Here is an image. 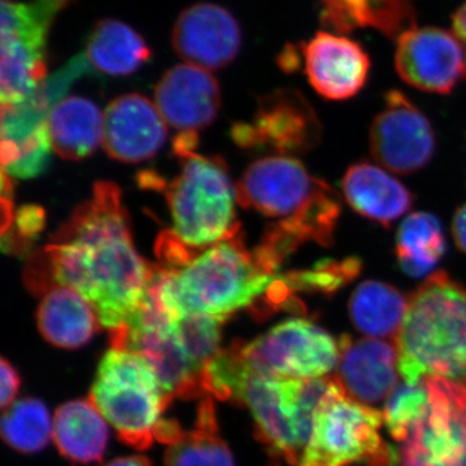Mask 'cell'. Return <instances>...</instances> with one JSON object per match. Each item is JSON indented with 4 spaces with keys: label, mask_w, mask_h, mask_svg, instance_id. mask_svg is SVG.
<instances>
[{
    "label": "cell",
    "mask_w": 466,
    "mask_h": 466,
    "mask_svg": "<svg viewBox=\"0 0 466 466\" xmlns=\"http://www.w3.org/2000/svg\"><path fill=\"white\" fill-rule=\"evenodd\" d=\"M52 23L23 3H5L0 14V99H27L47 79L46 46Z\"/></svg>",
    "instance_id": "8fae6325"
},
{
    "label": "cell",
    "mask_w": 466,
    "mask_h": 466,
    "mask_svg": "<svg viewBox=\"0 0 466 466\" xmlns=\"http://www.w3.org/2000/svg\"><path fill=\"white\" fill-rule=\"evenodd\" d=\"M341 187L352 210L381 226L391 227L413 205V195L403 183L370 162L350 167Z\"/></svg>",
    "instance_id": "44dd1931"
},
{
    "label": "cell",
    "mask_w": 466,
    "mask_h": 466,
    "mask_svg": "<svg viewBox=\"0 0 466 466\" xmlns=\"http://www.w3.org/2000/svg\"><path fill=\"white\" fill-rule=\"evenodd\" d=\"M363 263L357 257L323 259L314 267L285 274L293 293H312L330 297L351 283L361 272Z\"/></svg>",
    "instance_id": "4dcf8cb0"
},
{
    "label": "cell",
    "mask_w": 466,
    "mask_h": 466,
    "mask_svg": "<svg viewBox=\"0 0 466 466\" xmlns=\"http://www.w3.org/2000/svg\"><path fill=\"white\" fill-rule=\"evenodd\" d=\"M85 57L96 72L130 76L150 57L147 42L133 27L118 20H101L88 36Z\"/></svg>",
    "instance_id": "484cf974"
},
{
    "label": "cell",
    "mask_w": 466,
    "mask_h": 466,
    "mask_svg": "<svg viewBox=\"0 0 466 466\" xmlns=\"http://www.w3.org/2000/svg\"><path fill=\"white\" fill-rule=\"evenodd\" d=\"M106 420L90 400H73L56 410L54 441L61 455L76 464L100 461L108 444Z\"/></svg>",
    "instance_id": "d4e9b609"
},
{
    "label": "cell",
    "mask_w": 466,
    "mask_h": 466,
    "mask_svg": "<svg viewBox=\"0 0 466 466\" xmlns=\"http://www.w3.org/2000/svg\"><path fill=\"white\" fill-rule=\"evenodd\" d=\"M370 147L373 158L388 170L413 174L433 158V126L403 92L389 91L370 127Z\"/></svg>",
    "instance_id": "7c38bea8"
},
{
    "label": "cell",
    "mask_w": 466,
    "mask_h": 466,
    "mask_svg": "<svg viewBox=\"0 0 466 466\" xmlns=\"http://www.w3.org/2000/svg\"><path fill=\"white\" fill-rule=\"evenodd\" d=\"M155 100L167 125L182 134H196L216 118L220 106V87L208 70L180 64L159 79Z\"/></svg>",
    "instance_id": "ac0fdd59"
},
{
    "label": "cell",
    "mask_w": 466,
    "mask_h": 466,
    "mask_svg": "<svg viewBox=\"0 0 466 466\" xmlns=\"http://www.w3.org/2000/svg\"><path fill=\"white\" fill-rule=\"evenodd\" d=\"M395 69L412 87L449 95L466 75L464 47L456 34L412 26L397 38Z\"/></svg>",
    "instance_id": "5bb4252c"
},
{
    "label": "cell",
    "mask_w": 466,
    "mask_h": 466,
    "mask_svg": "<svg viewBox=\"0 0 466 466\" xmlns=\"http://www.w3.org/2000/svg\"><path fill=\"white\" fill-rule=\"evenodd\" d=\"M452 21L456 35L466 46V2L453 15Z\"/></svg>",
    "instance_id": "d590c367"
},
{
    "label": "cell",
    "mask_w": 466,
    "mask_h": 466,
    "mask_svg": "<svg viewBox=\"0 0 466 466\" xmlns=\"http://www.w3.org/2000/svg\"><path fill=\"white\" fill-rule=\"evenodd\" d=\"M90 400L116 429L119 440L146 450L173 397L140 355L112 348L101 359Z\"/></svg>",
    "instance_id": "8992f818"
},
{
    "label": "cell",
    "mask_w": 466,
    "mask_h": 466,
    "mask_svg": "<svg viewBox=\"0 0 466 466\" xmlns=\"http://www.w3.org/2000/svg\"><path fill=\"white\" fill-rule=\"evenodd\" d=\"M429 410L401 449L403 466H466V385L431 376Z\"/></svg>",
    "instance_id": "30bf717a"
},
{
    "label": "cell",
    "mask_w": 466,
    "mask_h": 466,
    "mask_svg": "<svg viewBox=\"0 0 466 466\" xmlns=\"http://www.w3.org/2000/svg\"><path fill=\"white\" fill-rule=\"evenodd\" d=\"M36 321L46 341L69 350L86 345L100 325L90 303L66 287H54L45 294Z\"/></svg>",
    "instance_id": "7402d4cb"
},
{
    "label": "cell",
    "mask_w": 466,
    "mask_h": 466,
    "mask_svg": "<svg viewBox=\"0 0 466 466\" xmlns=\"http://www.w3.org/2000/svg\"><path fill=\"white\" fill-rule=\"evenodd\" d=\"M167 126L152 101L139 94L122 95L104 113V148L116 161H146L164 146Z\"/></svg>",
    "instance_id": "d6986e66"
},
{
    "label": "cell",
    "mask_w": 466,
    "mask_h": 466,
    "mask_svg": "<svg viewBox=\"0 0 466 466\" xmlns=\"http://www.w3.org/2000/svg\"><path fill=\"white\" fill-rule=\"evenodd\" d=\"M452 235L456 247L460 251L466 254V204L459 208L453 217Z\"/></svg>",
    "instance_id": "e575fe53"
},
{
    "label": "cell",
    "mask_w": 466,
    "mask_h": 466,
    "mask_svg": "<svg viewBox=\"0 0 466 466\" xmlns=\"http://www.w3.org/2000/svg\"><path fill=\"white\" fill-rule=\"evenodd\" d=\"M54 240L43 257L52 288L78 291L110 332L130 323L156 268L135 248L115 184L97 183L91 200L76 208Z\"/></svg>",
    "instance_id": "6da1fadb"
},
{
    "label": "cell",
    "mask_w": 466,
    "mask_h": 466,
    "mask_svg": "<svg viewBox=\"0 0 466 466\" xmlns=\"http://www.w3.org/2000/svg\"><path fill=\"white\" fill-rule=\"evenodd\" d=\"M302 56L309 85L325 99H351L366 86L370 57L348 36L319 32L303 45Z\"/></svg>",
    "instance_id": "e0dca14e"
},
{
    "label": "cell",
    "mask_w": 466,
    "mask_h": 466,
    "mask_svg": "<svg viewBox=\"0 0 466 466\" xmlns=\"http://www.w3.org/2000/svg\"><path fill=\"white\" fill-rule=\"evenodd\" d=\"M324 184L299 159L272 156L248 167L236 187V198L242 208L285 220L299 216Z\"/></svg>",
    "instance_id": "9a60e30c"
},
{
    "label": "cell",
    "mask_w": 466,
    "mask_h": 466,
    "mask_svg": "<svg viewBox=\"0 0 466 466\" xmlns=\"http://www.w3.org/2000/svg\"><path fill=\"white\" fill-rule=\"evenodd\" d=\"M235 345L251 372L288 379H321L341 357L339 339L300 318L275 325L249 343Z\"/></svg>",
    "instance_id": "9c48e42d"
},
{
    "label": "cell",
    "mask_w": 466,
    "mask_h": 466,
    "mask_svg": "<svg viewBox=\"0 0 466 466\" xmlns=\"http://www.w3.org/2000/svg\"><path fill=\"white\" fill-rule=\"evenodd\" d=\"M106 466H150V461L143 456H128V458L113 460Z\"/></svg>",
    "instance_id": "8d00e7d4"
},
{
    "label": "cell",
    "mask_w": 466,
    "mask_h": 466,
    "mask_svg": "<svg viewBox=\"0 0 466 466\" xmlns=\"http://www.w3.org/2000/svg\"><path fill=\"white\" fill-rule=\"evenodd\" d=\"M446 250L443 228L433 214L419 211L401 222L395 241V256L404 274L410 278L431 275Z\"/></svg>",
    "instance_id": "83f0119b"
},
{
    "label": "cell",
    "mask_w": 466,
    "mask_h": 466,
    "mask_svg": "<svg viewBox=\"0 0 466 466\" xmlns=\"http://www.w3.org/2000/svg\"><path fill=\"white\" fill-rule=\"evenodd\" d=\"M2 435L18 452H39L54 435V422L47 407L34 398L15 401L3 415Z\"/></svg>",
    "instance_id": "f546056e"
},
{
    "label": "cell",
    "mask_w": 466,
    "mask_h": 466,
    "mask_svg": "<svg viewBox=\"0 0 466 466\" xmlns=\"http://www.w3.org/2000/svg\"><path fill=\"white\" fill-rule=\"evenodd\" d=\"M42 210L38 208H25L20 211L18 216V227L21 232L26 235H33L42 228Z\"/></svg>",
    "instance_id": "836d02e7"
},
{
    "label": "cell",
    "mask_w": 466,
    "mask_h": 466,
    "mask_svg": "<svg viewBox=\"0 0 466 466\" xmlns=\"http://www.w3.org/2000/svg\"><path fill=\"white\" fill-rule=\"evenodd\" d=\"M320 121L299 91L279 90L260 99L251 125H240L233 137L241 146L271 149L281 155H302L321 142Z\"/></svg>",
    "instance_id": "4fadbf2b"
},
{
    "label": "cell",
    "mask_w": 466,
    "mask_h": 466,
    "mask_svg": "<svg viewBox=\"0 0 466 466\" xmlns=\"http://www.w3.org/2000/svg\"><path fill=\"white\" fill-rule=\"evenodd\" d=\"M0 379H2V400H0V403H2L3 410H7L11 404L15 403V398H16L18 389H20L21 380L17 370L5 359L2 360Z\"/></svg>",
    "instance_id": "d6a6232c"
},
{
    "label": "cell",
    "mask_w": 466,
    "mask_h": 466,
    "mask_svg": "<svg viewBox=\"0 0 466 466\" xmlns=\"http://www.w3.org/2000/svg\"><path fill=\"white\" fill-rule=\"evenodd\" d=\"M52 150L66 159H84L103 143L104 115L81 96L64 97L48 116Z\"/></svg>",
    "instance_id": "603a6c76"
},
{
    "label": "cell",
    "mask_w": 466,
    "mask_h": 466,
    "mask_svg": "<svg viewBox=\"0 0 466 466\" xmlns=\"http://www.w3.org/2000/svg\"><path fill=\"white\" fill-rule=\"evenodd\" d=\"M382 422L383 412L352 400L334 377L299 466H397L398 451L380 437Z\"/></svg>",
    "instance_id": "52a82bcc"
},
{
    "label": "cell",
    "mask_w": 466,
    "mask_h": 466,
    "mask_svg": "<svg viewBox=\"0 0 466 466\" xmlns=\"http://www.w3.org/2000/svg\"><path fill=\"white\" fill-rule=\"evenodd\" d=\"M429 390L425 381L417 385H400L391 391L383 410V422L389 434L398 441H406L410 431L429 410Z\"/></svg>",
    "instance_id": "1f68e13d"
},
{
    "label": "cell",
    "mask_w": 466,
    "mask_h": 466,
    "mask_svg": "<svg viewBox=\"0 0 466 466\" xmlns=\"http://www.w3.org/2000/svg\"><path fill=\"white\" fill-rule=\"evenodd\" d=\"M196 134H180L175 152L183 158L179 177L168 184L167 198L175 238L191 249H205L238 233L236 189L225 165L193 152Z\"/></svg>",
    "instance_id": "5b68a950"
},
{
    "label": "cell",
    "mask_w": 466,
    "mask_h": 466,
    "mask_svg": "<svg viewBox=\"0 0 466 466\" xmlns=\"http://www.w3.org/2000/svg\"><path fill=\"white\" fill-rule=\"evenodd\" d=\"M410 299L394 285L379 280L363 281L349 300V314L359 332L375 339L400 333Z\"/></svg>",
    "instance_id": "4316f807"
},
{
    "label": "cell",
    "mask_w": 466,
    "mask_h": 466,
    "mask_svg": "<svg viewBox=\"0 0 466 466\" xmlns=\"http://www.w3.org/2000/svg\"><path fill=\"white\" fill-rule=\"evenodd\" d=\"M238 360V376L228 400L249 408L257 435L272 455L299 466L311 438L315 412L334 377L300 380L259 375L245 366L240 354Z\"/></svg>",
    "instance_id": "277c9868"
},
{
    "label": "cell",
    "mask_w": 466,
    "mask_h": 466,
    "mask_svg": "<svg viewBox=\"0 0 466 466\" xmlns=\"http://www.w3.org/2000/svg\"><path fill=\"white\" fill-rule=\"evenodd\" d=\"M415 0H321V23L339 33L373 27L400 36L415 26Z\"/></svg>",
    "instance_id": "cb8c5ba5"
},
{
    "label": "cell",
    "mask_w": 466,
    "mask_h": 466,
    "mask_svg": "<svg viewBox=\"0 0 466 466\" xmlns=\"http://www.w3.org/2000/svg\"><path fill=\"white\" fill-rule=\"evenodd\" d=\"M165 466H235L231 451L217 435L210 400L201 404L198 429L184 431L179 440L168 446Z\"/></svg>",
    "instance_id": "f1b7e54d"
},
{
    "label": "cell",
    "mask_w": 466,
    "mask_h": 466,
    "mask_svg": "<svg viewBox=\"0 0 466 466\" xmlns=\"http://www.w3.org/2000/svg\"><path fill=\"white\" fill-rule=\"evenodd\" d=\"M85 55H78L48 76L27 99L2 106L3 174L18 179L36 177L50 162L52 146L48 116L76 79L90 72Z\"/></svg>",
    "instance_id": "ba28073f"
},
{
    "label": "cell",
    "mask_w": 466,
    "mask_h": 466,
    "mask_svg": "<svg viewBox=\"0 0 466 466\" xmlns=\"http://www.w3.org/2000/svg\"><path fill=\"white\" fill-rule=\"evenodd\" d=\"M339 381L352 400L376 404L385 400L397 385V348L379 339H339Z\"/></svg>",
    "instance_id": "ffe728a7"
},
{
    "label": "cell",
    "mask_w": 466,
    "mask_h": 466,
    "mask_svg": "<svg viewBox=\"0 0 466 466\" xmlns=\"http://www.w3.org/2000/svg\"><path fill=\"white\" fill-rule=\"evenodd\" d=\"M397 351L408 385L431 376L466 385V285L444 271L429 276L408 302Z\"/></svg>",
    "instance_id": "3957f363"
},
{
    "label": "cell",
    "mask_w": 466,
    "mask_h": 466,
    "mask_svg": "<svg viewBox=\"0 0 466 466\" xmlns=\"http://www.w3.org/2000/svg\"><path fill=\"white\" fill-rule=\"evenodd\" d=\"M241 29L231 12L214 3L184 9L173 29V47L187 64L216 70L231 64L241 47Z\"/></svg>",
    "instance_id": "2e32d148"
},
{
    "label": "cell",
    "mask_w": 466,
    "mask_h": 466,
    "mask_svg": "<svg viewBox=\"0 0 466 466\" xmlns=\"http://www.w3.org/2000/svg\"><path fill=\"white\" fill-rule=\"evenodd\" d=\"M238 235L205 248L193 258L174 260L171 268L156 269L147 291L149 299L171 318L202 315L222 321L259 300L268 311L283 308L284 275H278L257 249H245Z\"/></svg>",
    "instance_id": "7a4b0ae2"
}]
</instances>
